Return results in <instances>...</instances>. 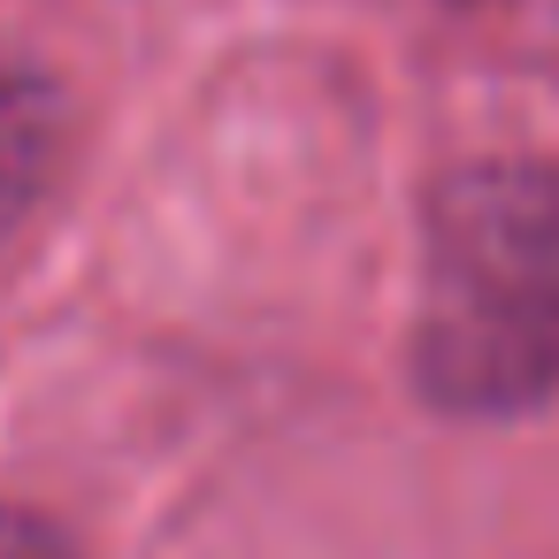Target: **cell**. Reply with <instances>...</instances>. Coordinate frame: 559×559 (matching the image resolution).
<instances>
[{"instance_id": "cell-1", "label": "cell", "mask_w": 559, "mask_h": 559, "mask_svg": "<svg viewBox=\"0 0 559 559\" xmlns=\"http://www.w3.org/2000/svg\"><path fill=\"white\" fill-rule=\"evenodd\" d=\"M414 383L467 421L559 399V169L498 154L429 192Z\"/></svg>"}, {"instance_id": "cell-2", "label": "cell", "mask_w": 559, "mask_h": 559, "mask_svg": "<svg viewBox=\"0 0 559 559\" xmlns=\"http://www.w3.org/2000/svg\"><path fill=\"white\" fill-rule=\"evenodd\" d=\"M62 93L32 70H0V238H9L62 169Z\"/></svg>"}, {"instance_id": "cell-3", "label": "cell", "mask_w": 559, "mask_h": 559, "mask_svg": "<svg viewBox=\"0 0 559 559\" xmlns=\"http://www.w3.org/2000/svg\"><path fill=\"white\" fill-rule=\"evenodd\" d=\"M0 559H78L62 544V528H47L39 513H16V506H0Z\"/></svg>"}]
</instances>
